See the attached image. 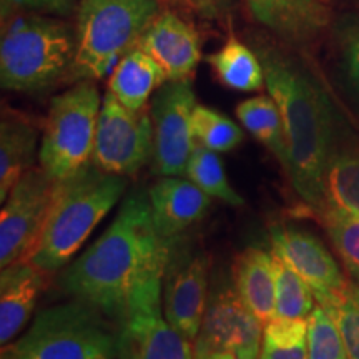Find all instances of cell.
<instances>
[{
  "label": "cell",
  "instance_id": "obj_35",
  "mask_svg": "<svg viewBox=\"0 0 359 359\" xmlns=\"http://www.w3.org/2000/svg\"><path fill=\"white\" fill-rule=\"evenodd\" d=\"M193 359H238V358L233 353H228V351H215V353L203 354V356H196Z\"/></svg>",
  "mask_w": 359,
  "mask_h": 359
},
{
  "label": "cell",
  "instance_id": "obj_26",
  "mask_svg": "<svg viewBox=\"0 0 359 359\" xmlns=\"http://www.w3.org/2000/svg\"><path fill=\"white\" fill-rule=\"evenodd\" d=\"M196 187H200L206 195L218 198L230 206H241L243 198L235 191V188L228 182L224 165L217 151L210 150L196 143L191 158L188 161L187 175Z\"/></svg>",
  "mask_w": 359,
  "mask_h": 359
},
{
  "label": "cell",
  "instance_id": "obj_25",
  "mask_svg": "<svg viewBox=\"0 0 359 359\" xmlns=\"http://www.w3.org/2000/svg\"><path fill=\"white\" fill-rule=\"evenodd\" d=\"M259 359H308V318L275 316L268 321Z\"/></svg>",
  "mask_w": 359,
  "mask_h": 359
},
{
  "label": "cell",
  "instance_id": "obj_30",
  "mask_svg": "<svg viewBox=\"0 0 359 359\" xmlns=\"http://www.w3.org/2000/svg\"><path fill=\"white\" fill-rule=\"evenodd\" d=\"M325 222L344 266L359 281V217L325 210Z\"/></svg>",
  "mask_w": 359,
  "mask_h": 359
},
{
  "label": "cell",
  "instance_id": "obj_8",
  "mask_svg": "<svg viewBox=\"0 0 359 359\" xmlns=\"http://www.w3.org/2000/svg\"><path fill=\"white\" fill-rule=\"evenodd\" d=\"M161 285L156 276L130 298L116 331L118 359H193L191 341L165 316Z\"/></svg>",
  "mask_w": 359,
  "mask_h": 359
},
{
  "label": "cell",
  "instance_id": "obj_4",
  "mask_svg": "<svg viewBox=\"0 0 359 359\" xmlns=\"http://www.w3.org/2000/svg\"><path fill=\"white\" fill-rule=\"evenodd\" d=\"M0 40V83L4 90L39 93L70 77L75 35L64 22L40 13H11ZM4 17V19H6Z\"/></svg>",
  "mask_w": 359,
  "mask_h": 359
},
{
  "label": "cell",
  "instance_id": "obj_24",
  "mask_svg": "<svg viewBox=\"0 0 359 359\" xmlns=\"http://www.w3.org/2000/svg\"><path fill=\"white\" fill-rule=\"evenodd\" d=\"M359 217V154L334 151L325 175V208Z\"/></svg>",
  "mask_w": 359,
  "mask_h": 359
},
{
  "label": "cell",
  "instance_id": "obj_11",
  "mask_svg": "<svg viewBox=\"0 0 359 359\" xmlns=\"http://www.w3.org/2000/svg\"><path fill=\"white\" fill-rule=\"evenodd\" d=\"M196 103L191 80H167L154 93L150 118L154 127L151 170L158 177H183L196 147L193 111Z\"/></svg>",
  "mask_w": 359,
  "mask_h": 359
},
{
  "label": "cell",
  "instance_id": "obj_29",
  "mask_svg": "<svg viewBox=\"0 0 359 359\" xmlns=\"http://www.w3.org/2000/svg\"><path fill=\"white\" fill-rule=\"evenodd\" d=\"M308 359H348L338 325L320 304L308 316Z\"/></svg>",
  "mask_w": 359,
  "mask_h": 359
},
{
  "label": "cell",
  "instance_id": "obj_20",
  "mask_svg": "<svg viewBox=\"0 0 359 359\" xmlns=\"http://www.w3.org/2000/svg\"><path fill=\"white\" fill-rule=\"evenodd\" d=\"M39 125L29 116L4 109L0 122V201L24 173L35 167L39 142Z\"/></svg>",
  "mask_w": 359,
  "mask_h": 359
},
{
  "label": "cell",
  "instance_id": "obj_32",
  "mask_svg": "<svg viewBox=\"0 0 359 359\" xmlns=\"http://www.w3.org/2000/svg\"><path fill=\"white\" fill-rule=\"evenodd\" d=\"M80 2L82 0H2V13L4 17L15 12L67 17L79 11Z\"/></svg>",
  "mask_w": 359,
  "mask_h": 359
},
{
  "label": "cell",
  "instance_id": "obj_14",
  "mask_svg": "<svg viewBox=\"0 0 359 359\" xmlns=\"http://www.w3.org/2000/svg\"><path fill=\"white\" fill-rule=\"evenodd\" d=\"M269 236L273 251L306 281L318 304L330 308L348 281L325 245L311 233L290 226L273 228Z\"/></svg>",
  "mask_w": 359,
  "mask_h": 359
},
{
  "label": "cell",
  "instance_id": "obj_3",
  "mask_svg": "<svg viewBox=\"0 0 359 359\" xmlns=\"http://www.w3.org/2000/svg\"><path fill=\"white\" fill-rule=\"evenodd\" d=\"M125 188V177L105 172L92 161L69 178L58 180L52 212L29 262L48 273L64 268L118 203Z\"/></svg>",
  "mask_w": 359,
  "mask_h": 359
},
{
  "label": "cell",
  "instance_id": "obj_15",
  "mask_svg": "<svg viewBox=\"0 0 359 359\" xmlns=\"http://www.w3.org/2000/svg\"><path fill=\"white\" fill-rule=\"evenodd\" d=\"M137 47L158 62L168 80H191L201 60L198 32L173 12H161Z\"/></svg>",
  "mask_w": 359,
  "mask_h": 359
},
{
  "label": "cell",
  "instance_id": "obj_17",
  "mask_svg": "<svg viewBox=\"0 0 359 359\" xmlns=\"http://www.w3.org/2000/svg\"><path fill=\"white\" fill-rule=\"evenodd\" d=\"M43 268L32 262H17L0 273V343H12L32 318L34 309L47 286Z\"/></svg>",
  "mask_w": 359,
  "mask_h": 359
},
{
  "label": "cell",
  "instance_id": "obj_1",
  "mask_svg": "<svg viewBox=\"0 0 359 359\" xmlns=\"http://www.w3.org/2000/svg\"><path fill=\"white\" fill-rule=\"evenodd\" d=\"M170 248L172 241L156 230L148 195L135 191L95 243L70 264L64 286L77 299L120 320L135 291L163 276Z\"/></svg>",
  "mask_w": 359,
  "mask_h": 359
},
{
  "label": "cell",
  "instance_id": "obj_34",
  "mask_svg": "<svg viewBox=\"0 0 359 359\" xmlns=\"http://www.w3.org/2000/svg\"><path fill=\"white\" fill-rule=\"evenodd\" d=\"M180 2H185L191 8H196V11L210 12L213 11L215 2H217V0H180Z\"/></svg>",
  "mask_w": 359,
  "mask_h": 359
},
{
  "label": "cell",
  "instance_id": "obj_22",
  "mask_svg": "<svg viewBox=\"0 0 359 359\" xmlns=\"http://www.w3.org/2000/svg\"><path fill=\"white\" fill-rule=\"evenodd\" d=\"M215 77L226 88L236 92H259L266 87L263 64L248 45L230 37L222 48L206 57Z\"/></svg>",
  "mask_w": 359,
  "mask_h": 359
},
{
  "label": "cell",
  "instance_id": "obj_10",
  "mask_svg": "<svg viewBox=\"0 0 359 359\" xmlns=\"http://www.w3.org/2000/svg\"><path fill=\"white\" fill-rule=\"evenodd\" d=\"M154 154L150 110H130L107 90L98 115L92 163L109 173H137Z\"/></svg>",
  "mask_w": 359,
  "mask_h": 359
},
{
  "label": "cell",
  "instance_id": "obj_13",
  "mask_svg": "<svg viewBox=\"0 0 359 359\" xmlns=\"http://www.w3.org/2000/svg\"><path fill=\"white\" fill-rule=\"evenodd\" d=\"M210 257L198 251H172L163 273V311L177 330L195 343L208 303Z\"/></svg>",
  "mask_w": 359,
  "mask_h": 359
},
{
  "label": "cell",
  "instance_id": "obj_33",
  "mask_svg": "<svg viewBox=\"0 0 359 359\" xmlns=\"http://www.w3.org/2000/svg\"><path fill=\"white\" fill-rule=\"evenodd\" d=\"M341 70L348 88L359 103V25H353L341 40Z\"/></svg>",
  "mask_w": 359,
  "mask_h": 359
},
{
  "label": "cell",
  "instance_id": "obj_18",
  "mask_svg": "<svg viewBox=\"0 0 359 359\" xmlns=\"http://www.w3.org/2000/svg\"><path fill=\"white\" fill-rule=\"evenodd\" d=\"M259 24L288 42H309L330 22L325 0H245Z\"/></svg>",
  "mask_w": 359,
  "mask_h": 359
},
{
  "label": "cell",
  "instance_id": "obj_23",
  "mask_svg": "<svg viewBox=\"0 0 359 359\" xmlns=\"http://www.w3.org/2000/svg\"><path fill=\"white\" fill-rule=\"evenodd\" d=\"M236 116L240 123L259 143L276 156L285 172L288 170V145H286L285 127L276 102L269 95L246 98L236 107Z\"/></svg>",
  "mask_w": 359,
  "mask_h": 359
},
{
  "label": "cell",
  "instance_id": "obj_16",
  "mask_svg": "<svg viewBox=\"0 0 359 359\" xmlns=\"http://www.w3.org/2000/svg\"><path fill=\"white\" fill-rule=\"evenodd\" d=\"M148 200L156 230L167 241L200 222L212 203V196L182 177H161L148 191Z\"/></svg>",
  "mask_w": 359,
  "mask_h": 359
},
{
  "label": "cell",
  "instance_id": "obj_7",
  "mask_svg": "<svg viewBox=\"0 0 359 359\" xmlns=\"http://www.w3.org/2000/svg\"><path fill=\"white\" fill-rule=\"evenodd\" d=\"M102 100L93 80H80L52 98L39 148L48 177L65 180L92 161Z\"/></svg>",
  "mask_w": 359,
  "mask_h": 359
},
{
  "label": "cell",
  "instance_id": "obj_9",
  "mask_svg": "<svg viewBox=\"0 0 359 359\" xmlns=\"http://www.w3.org/2000/svg\"><path fill=\"white\" fill-rule=\"evenodd\" d=\"M58 190L42 167H34L13 185L0 213V266L29 262L52 212Z\"/></svg>",
  "mask_w": 359,
  "mask_h": 359
},
{
  "label": "cell",
  "instance_id": "obj_6",
  "mask_svg": "<svg viewBox=\"0 0 359 359\" xmlns=\"http://www.w3.org/2000/svg\"><path fill=\"white\" fill-rule=\"evenodd\" d=\"M102 314L77 298L43 309L20 338L2 346V359H118L116 333Z\"/></svg>",
  "mask_w": 359,
  "mask_h": 359
},
{
  "label": "cell",
  "instance_id": "obj_19",
  "mask_svg": "<svg viewBox=\"0 0 359 359\" xmlns=\"http://www.w3.org/2000/svg\"><path fill=\"white\" fill-rule=\"evenodd\" d=\"M233 286L263 326L276 316V283L271 253L250 246L236 255L231 266Z\"/></svg>",
  "mask_w": 359,
  "mask_h": 359
},
{
  "label": "cell",
  "instance_id": "obj_2",
  "mask_svg": "<svg viewBox=\"0 0 359 359\" xmlns=\"http://www.w3.org/2000/svg\"><path fill=\"white\" fill-rule=\"evenodd\" d=\"M257 53L283 118L291 185L304 203L325 208V175L334 154L330 103L306 72L276 47L266 45Z\"/></svg>",
  "mask_w": 359,
  "mask_h": 359
},
{
  "label": "cell",
  "instance_id": "obj_31",
  "mask_svg": "<svg viewBox=\"0 0 359 359\" xmlns=\"http://www.w3.org/2000/svg\"><path fill=\"white\" fill-rule=\"evenodd\" d=\"M325 311L330 313L338 325L348 359H359V286L348 283Z\"/></svg>",
  "mask_w": 359,
  "mask_h": 359
},
{
  "label": "cell",
  "instance_id": "obj_28",
  "mask_svg": "<svg viewBox=\"0 0 359 359\" xmlns=\"http://www.w3.org/2000/svg\"><path fill=\"white\" fill-rule=\"evenodd\" d=\"M193 135L198 145L217 154H226L243 142V132L233 120L218 110L196 105L193 111Z\"/></svg>",
  "mask_w": 359,
  "mask_h": 359
},
{
  "label": "cell",
  "instance_id": "obj_27",
  "mask_svg": "<svg viewBox=\"0 0 359 359\" xmlns=\"http://www.w3.org/2000/svg\"><path fill=\"white\" fill-rule=\"evenodd\" d=\"M276 283V316L308 318L314 309L313 291L288 263L271 251Z\"/></svg>",
  "mask_w": 359,
  "mask_h": 359
},
{
  "label": "cell",
  "instance_id": "obj_21",
  "mask_svg": "<svg viewBox=\"0 0 359 359\" xmlns=\"http://www.w3.org/2000/svg\"><path fill=\"white\" fill-rule=\"evenodd\" d=\"M158 62L135 47L116 62L109 79V90L130 110L147 109L151 93L167 82Z\"/></svg>",
  "mask_w": 359,
  "mask_h": 359
},
{
  "label": "cell",
  "instance_id": "obj_12",
  "mask_svg": "<svg viewBox=\"0 0 359 359\" xmlns=\"http://www.w3.org/2000/svg\"><path fill=\"white\" fill-rule=\"evenodd\" d=\"M263 323L250 311L235 286L217 281L208 296L193 358L215 351L233 353L238 359H259Z\"/></svg>",
  "mask_w": 359,
  "mask_h": 359
},
{
  "label": "cell",
  "instance_id": "obj_5",
  "mask_svg": "<svg viewBox=\"0 0 359 359\" xmlns=\"http://www.w3.org/2000/svg\"><path fill=\"white\" fill-rule=\"evenodd\" d=\"M156 0H82L70 79L102 80L160 15Z\"/></svg>",
  "mask_w": 359,
  "mask_h": 359
}]
</instances>
